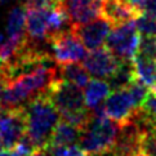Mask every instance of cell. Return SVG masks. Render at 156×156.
Instances as JSON below:
<instances>
[{"label":"cell","mask_w":156,"mask_h":156,"mask_svg":"<svg viewBox=\"0 0 156 156\" xmlns=\"http://www.w3.org/2000/svg\"><path fill=\"white\" fill-rule=\"evenodd\" d=\"M57 77L66 80L79 88H85L89 83V72L79 63L57 65Z\"/></svg>","instance_id":"obj_14"},{"label":"cell","mask_w":156,"mask_h":156,"mask_svg":"<svg viewBox=\"0 0 156 156\" xmlns=\"http://www.w3.org/2000/svg\"><path fill=\"white\" fill-rule=\"evenodd\" d=\"M27 8L26 35L34 43H48V21L52 8Z\"/></svg>","instance_id":"obj_11"},{"label":"cell","mask_w":156,"mask_h":156,"mask_svg":"<svg viewBox=\"0 0 156 156\" xmlns=\"http://www.w3.org/2000/svg\"><path fill=\"white\" fill-rule=\"evenodd\" d=\"M142 10L156 18V0H146L142 7Z\"/></svg>","instance_id":"obj_23"},{"label":"cell","mask_w":156,"mask_h":156,"mask_svg":"<svg viewBox=\"0 0 156 156\" xmlns=\"http://www.w3.org/2000/svg\"><path fill=\"white\" fill-rule=\"evenodd\" d=\"M88 156H115L112 150H107V151L99 152V154H94V155H88Z\"/></svg>","instance_id":"obj_25"},{"label":"cell","mask_w":156,"mask_h":156,"mask_svg":"<svg viewBox=\"0 0 156 156\" xmlns=\"http://www.w3.org/2000/svg\"><path fill=\"white\" fill-rule=\"evenodd\" d=\"M125 89L128 90V93H129V96H130V98H132L133 103H134L136 108L142 107L143 102L146 101V98H147L148 93H150L148 87H146L144 84H142L141 81L134 80V81L132 83V84H129Z\"/></svg>","instance_id":"obj_19"},{"label":"cell","mask_w":156,"mask_h":156,"mask_svg":"<svg viewBox=\"0 0 156 156\" xmlns=\"http://www.w3.org/2000/svg\"><path fill=\"white\" fill-rule=\"evenodd\" d=\"M57 65L40 66L8 81L5 84L2 106L5 108L23 107L34 97L44 93L57 77Z\"/></svg>","instance_id":"obj_1"},{"label":"cell","mask_w":156,"mask_h":156,"mask_svg":"<svg viewBox=\"0 0 156 156\" xmlns=\"http://www.w3.org/2000/svg\"><path fill=\"white\" fill-rule=\"evenodd\" d=\"M136 55L142 57V58L156 61V37L143 36L139 39L138 51H137Z\"/></svg>","instance_id":"obj_20"},{"label":"cell","mask_w":156,"mask_h":156,"mask_svg":"<svg viewBox=\"0 0 156 156\" xmlns=\"http://www.w3.org/2000/svg\"><path fill=\"white\" fill-rule=\"evenodd\" d=\"M30 156H49V155H48L45 151H44L43 148H39V150H36L34 154H31Z\"/></svg>","instance_id":"obj_26"},{"label":"cell","mask_w":156,"mask_h":156,"mask_svg":"<svg viewBox=\"0 0 156 156\" xmlns=\"http://www.w3.org/2000/svg\"><path fill=\"white\" fill-rule=\"evenodd\" d=\"M26 125L29 134L39 148H44L49 143L55 126L61 121V115L48 97L47 90L34 97L25 105Z\"/></svg>","instance_id":"obj_2"},{"label":"cell","mask_w":156,"mask_h":156,"mask_svg":"<svg viewBox=\"0 0 156 156\" xmlns=\"http://www.w3.org/2000/svg\"><path fill=\"white\" fill-rule=\"evenodd\" d=\"M26 5H14L9 10L7 23H5V34L8 39L17 43H22L27 39L26 35Z\"/></svg>","instance_id":"obj_13"},{"label":"cell","mask_w":156,"mask_h":156,"mask_svg":"<svg viewBox=\"0 0 156 156\" xmlns=\"http://www.w3.org/2000/svg\"><path fill=\"white\" fill-rule=\"evenodd\" d=\"M110 85L107 81L101 79H93L89 80V83L85 87L84 90V101L85 106L92 110L96 106L101 105L103 99H106L110 96Z\"/></svg>","instance_id":"obj_15"},{"label":"cell","mask_w":156,"mask_h":156,"mask_svg":"<svg viewBox=\"0 0 156 156\" xmlns=\"http://www.w3.org/2000/svg\"><path fill=\"white\" fill-rule=\"evenodd\" d=\"M80 138V129L66 121L61 120L58 125L55 126L53 134L49 139L48 144H57V146H74Z\"/></svg>","instance_id":"obj_16"},{"label":"cell","mask_w":156,"mask_h":156,"mask_svg":"<svg viewBox=\"0 0 156 156\" xmlns=\"http://www.w3.org/2000/svg\"><path fill=\"white\" fill-rule=\"evenodd\" d=\"M134 23L139 34L143 36L156 37V18L147 13H139L134 18Z\"/></svg>","instance_id":"obj_18"},{"label":"cell","mask_w":156,"mask_h":156,"mask_svg":"<svg viewBox=\"0 0 156 156\" xmlns=\"http://www.w3.org/2000/svg\"><path fill=\"white\" fill-rule=\"evenodd\" d=\"M142 107L156 118V92L155 90H152V89L150 90L146 101H144L142 105Z\"/></svg>","instance_id":"obj_22"},{"label":"cell","mask_w":156,"mask_h":156,"mask_svg":"<svg viewBox=\"0 0 156 156\" xmlns=\"http://www.w3.org/2000/svg\"><path fill=\"white\" fill-rule=\"evenodd\" d=\"M141 156H156V129H152L142 136Z\"/></svg>","instance_id":"obj_21"},{"label":"cell","mask_w":156,"mask_h":156,"mask_svg":"<svg viewBox=\"0 0 156 156\" xmlns=\"http://www.w3.org/2000/svg\"><path fill=\"white\" fill-rule=\"evenodd\" d=\"M48 44L51 47L53 58L58 65L79 63L80 61H84L88 55L87 48L83 45L80 39L74 34L72 29L51 37L48 40Z\"/></svg>","instance_id":"obj_6"},{"label":"cell","mask_w":156,"mask_h":156,"mask_svg":"<svg viewBox=\"0 0 156 156\" xmlns=\"http://www.w3.org/2000/svg\"><path fill=\"white\" fill-rule=\"evenodd\" d=\"M47 94L55 106V108L58 110L61 116L72 112H79V111L88 108L85 106L84 94H83L81 88L59 79V77H55L49 84Z\"/></svg>","instance_id":"obj_4"},{"label":"cell","mask_w":156,"mask_h":156,"mask_svg":"<svg viewBox=\"0 0 156 156\" xmlns=\"http://www.w3.org/2000/svg\"><path fill=\"white\" fill-rule=\"evenodd\" d=\"M136 110V106L125 88L114 90L107 97L105 103V111L107 118L118 122L119 125L129 121Z\"/></svg>","instance_id":"obj_10"},{"label":"cell","mask_w":156,"mask_h":156,"mask_svg":"<svg viewBox=\"0 0 156 156\" xmlns=\"http://www.w3.org/2000/svg\"><path fill=\"white\" fill-rule=\"evenodd\" d=\"M138 14V10L129 7L122 0H102L101 17L107 20L112 27L133 21Z\"/></svg>","instance_id":"obj_12"},{"label":"cell","mask_w":156,"mask_h":156,"mask_svg":"<svg viewBox=\"0 0 156 156\" xmlns=\"http://www.w3.org/2000/svg\"><path fill=\"white\" fill-rule=\"evenodd\" d=\"M133 66L137 80L148 88L156 89V61L136 55L133 58Z\"/></svg>","instance_id":"obj_17"},{"label":"cell","mask_w":156,"mask_h":156,"mask_svg":"<svg viewBox=\"0 0 156 156\" xmlns=\"http://www.w3.org/2000/svg\"><path fill=\"white\" fill-rule=\"evenodd\" d=\"M119 129L120 125L111 119L96 118L92 115L87 125L80 130L79 147L87 155L111 150L119 134Z\"/></svg>","instance_id":"obj_3"},{"label":"cell","mask_w":156,"mask_h":156,"mask_svg":"<svg viewBox=\"0 0 156 156\" xmlns=\"http://www.w3.org/2000/svg\"><path fill=\"white\" fill-rule=\"evenodd\" d=\"M85 70L96 79L108 80L118 71L121 61L107 47L92 51L83 61Z\"/></svg>","instance_id":"obj_8"},{"label":"cell","mask_w":156,"mask_h":156,"mask_svg":"<svg viewBox=\"0 0 156 156\" xmlns=\"http://www.w3.org/2000/svg\"><path fill=\"white\" fill-rule=\"evenodd\" d=\"M65 156H88V155L83 151L79 146L74 144V146H69L67 147V151H66Z\"/></svg>","instance_id":"obj_24"},{"label":"cell","mask_w":156,"mask_h":156,"mask_svg":"<svg viewBox=\"0 0 156 156\" xmlns=\"http://www.w3.org/2000/svg\"><path fill=\"white\" fill-rule=\"evenodd\" d=\"M139 32L134 20L120 26H115L107 36V48L120 61H133L139 44Z\"/></svg>","instance_id":"obj_5"},{"label":"cell","mask_w":156,"mask_h":156,"mask_svg":"<svg viewBox=\"0 0 156 156\" xmlns=\"http://www.w3.org/2000/svg\"><path fill=\"white\" fill-rule=\"evenodd\" d=\"M26 111L23 107L7 108L0 119V144L2 148H13L26 134Z\"/></svg>","instance_id":"obj_7"},{"label":"cell","mask_w":156,"mask_h":156,"mask_svg":"<svg viewBox=\"0 0 156 156\" xmlns=\"http://www.w3.org/2000/svg\"><path fill=\"white\" fill-rule=\"evenodd\" d=\"M112 25L110 22L99 17L89 23L84 25H74L72 31L74 34L80 39V41L84 44V47L89 51H96L103 45L105 40L107 39Z\"/></svg>","instance_id":"obj_9"}]
</instances>
